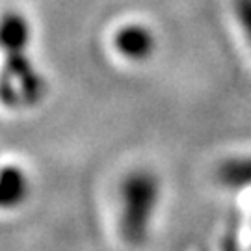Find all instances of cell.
I'll list each match as a JSON object with an SVG mask.
<instances>
[{"label": "cell", "mask_w": 251, "mask_h": 251, "mask_svg": "<svg viewBox=\"0 0 251 251\" xmlns=\"http://www.w3.org/2000/svg\"><path fill=\"white\" fill-rule=\"evenodd\" d=\"M117 50L128 60H145L154 49L152 34L144 26H125L116 36Z\"/></svg>", "instance_id": "3"}, {"label": "cell", "mask_w": 251, "mask_h": 251, "mask_svg": "<svg viewBox=\"0 0 251 251\" xmlns=\"http://www.w3.org/2000/svg\"><path fill=\"white\" fill-rule=\"evenodd\" d=\"M121 201H123V212H121L123 236L130 244L142 242L154 201V182L151 177L144 173H136L128 177L121 188Z\"/></svg>", "instance_id": "1"}, {"label": "cell", "mask_w": 251, "mask_h": 251, "mask_svg": "<svg viewBox=\"0 0 251 251\" xmlns=\"http://www.w3.org/2000/svg\"><path fill=\"white\" fill-rule=\"evenodd\" d=\"M234 9H236V17L240 21L246 36L250 37L251 41V0H236Z\"/></svg>", "instance_id": "5"}, {"label": "cell", "mask_w": 251, "mask_h": 251, "mask_svg": "<svg viewBox=\"0 0 251 251\" xmlns=\"http://www.w3.org/2000/svg\"><path fill=\"white\" fill-rule=\"evenodd\" d=\"M30 180L15 164L0 168V210H13L26 201Z\"/></svg>", "instance_id": "2"}, {"label": "cell", "mask_w": 251, "mask_h": 251, "mask_svg": "<svg viewBox=\"0 0 251 251\" xmlns=\"http://www.w3.org/2000/svg\"><path fill=\"white\" fill-rule=\"evenodd\" d=\"M28 43V25L21 15H6L0 21V47L6 52L25 50Z\"/></svg>", "instance_id": "4"}]
</instances>
